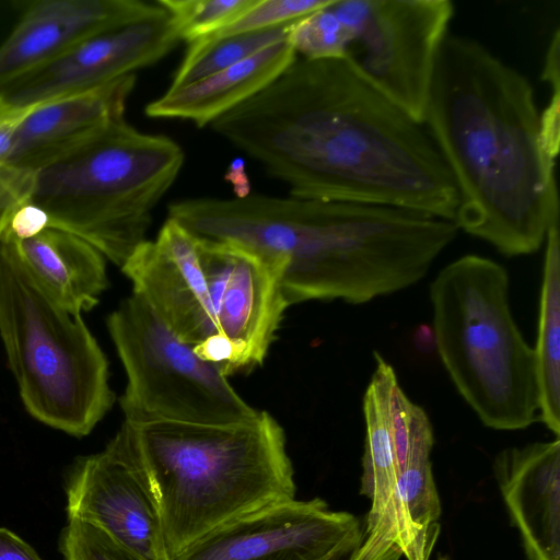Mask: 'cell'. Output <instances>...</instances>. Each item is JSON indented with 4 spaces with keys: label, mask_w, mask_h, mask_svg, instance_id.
Wrapping results in <instances>:
<instances>
[{
    "label": "cell",
    "mask_w": 560,
    "mask_h": 560,
    "mask_svg": "<svg viewBox=\"0 0 560 560\" xmlns=\"http://www.w3.org/2000/svg\"><path fill=\"white\" fill-rule=\"evenodd\" d=\"M197 238V237H196ZM199 259L229 359L223 374L262 364L283 318L287 302L281 269L244 246L200 240Z\"/></svg>",
    "instance_id": "30bf717a"
},
{
    "label": "cell",
    "mask_w": 560,
    "mask_h": 560,
    "mask_svg": "<svg viewBox=\"0 0 560 560\" xmlns=\"http://www.w3.org/2000/svg\"><path fill=\"white\" fill-rule=\"evenodd\" d=\"M35 172L11 166L0 168V241L11 219L32 195Z\"/></svg>",
    "instance_id": "83f0119b"
},
{
    "label": "cell",
    "mask_w": 560,
    "mask_h": 560,
    "mask_svg": "<svg viewBox=\"0 0 560 560\" xmlns=\"http://www.w3.org/2000/svg\"><path fill=\"white\" fill-rule=\"evenodd\" d=\"M30 108H13L0 103V168L5 166L19 126Z\"/></svg>",
    "instance_id": "f546056e"
},
{
    "label": "cell",
    "mask_w": 560,
    "mask_h": 560,
    "mask_svg": "<svg viewBox=\"0 0 560 560\" xmlns=\"http://www.w3.org/2000/svg\"><path fill=\"white\" fill-rule=\"evenodd\" d=\"M539 385V422L560 434V236L559 222L545 241L537 341L534 348Z\"/></svg>",
    "instance_id": "ffe728a7"
},
{
    "label": "cell",
    "mask_w": 560,
    "mask_h": 560,
    "mask_svg": "<svg viewBox=\"0 0 560 560\" xmlns=\"http://www.w3.org/2000/svg\"><path fill=\"white\" fill-rule=\"evenodd\" d=\"M66 495L68 518L97 527L142 560H171L156 508L121 428L103 451L74 463Z\"/></svg>",
    "instance_id": "4fadbf2b"
},
{
    "label": "cell",
    "mask_w": 560,
    "mask_h": 560,
    "mask_svg": "<svg viewBox=\"0 0 560 560\" xmlns=\"http://www.w3.org/2000/svg\"><path fill=\"white\" fill-rule=\"evenodd\" d=\"M172 18L182 40L209 37L235 22L257 0H158Z\"/></svg>",
    "instance_id": "cb8c5ba5"
},
{
    "label": "cell",
    "mask_w": 560,
    "mask_h": 560,
    "mask_svg": "<svg viewBox=\"0 0 560 560\" xmlns=\"http://www.w3.org/2000/svg\"><path fill=\"white\" fill-rule=\"evenodd\" d=\"M559 37L553 36L546 51L542 80L551 89L547 107L540 113L541 133L545 147L556 160L559 152L560 133V74H559Z\"/></svg>",
    "instance_id": "4316f807"
},
{
    "label": "cell",
    "mask_w": 560,
    "mask_h": 560,
    "mask_svg": "<svg viewBox=\"0 0 560 560\" xmlns=\"http://www.w3.org/2000/svg\"><path fill=\"white\" fill-rule=\"evenodd\" d=\"M120 428L171 559L230 521L295 498L285 433L268 411L232 423L124 421Z\"/></svg>",
    "instance_id": "277c9868"
},
{
    "label": "cell",
    "mask_w": 560,
    "mask_h": 560,
    "mask_svg": "<svg viewBox=\"0 0 560 560\" xmlns=\"http://www.w3.org/2000/svg\"><path fill=\"white\" fill-rule=\"evenodd\" d=\"M493 472L527 560H560V441L501 451Z\"/></svg>",
    "instance_id": "2e32d148"
},
{
    "label": "cell",
    "mask_w": 560,
    "mask_h": 560,
    "mask_svg": "<svg viewBox=\"0 0 560 560\" xmlns=\"http://www.w3.org/2000/svg\"><path fill=\"white\" fill-rule=\"evenodd\" d=\"M167 212L197 238L234 243L278 264L289 305L362 304L409 288L459 230L397 207L261 194L186 198Z\"/></svg>",
    "instance_id": "3957f363"
},
{
    "label": "cell",
    "mask_w": 560,
    "mask_h": 560,
    "mask_svg": "<svg viewBox=\"0 0 560 560\" xmlns=\"http://www.w3.org/2000/svg\"><path fill=\"white\" fill-rule=\"evenodd\" d=\"M422 124L455 182L458 229L509 257L540 249L559 196L529 80L477 39L448 33Z\"/></svg>",
    "instance_id": "7a4b0ae2"
},
{
    "label": "cell",
    "mask_w": 560,
    "mask_h": 560,
    "mask_svg": "<svg viewBox=\"0 0 560 560\" xmlns=\"http://www.w3.org/2000/svg\"><path fill=\"white\" fill-rule=\"evenodd\" d=\"M15 243L31 277L58 305L81 315L98 303L108 285L106 258L90 243L54 226Z\"/></svg>",
    "instance_id": "d6986e66"
},
{
    "label": "cell",
    "mask_w": 560,
    "mask_h": 560,
    "mask_svg": "<svg viewBox=\"0 0 560 560\" xmlns=\"http://www.w3.org/2000/svg\"><path fill=\"white\" fill-rule=\"evenodd\" d=\"M47 228L45 213L28 201L20 207L5 232L16 240H25Z\"/></svg>",
    "instance_id": "f1b7e54d"
},
{
    "label": "cell",
    "mask_w": 560,
    "mask_h": 560,
    "mask_svg": "<svg viewBox=\"0 0 560 560\" xmlns=\"http://www.w3.org/2000/svg\"><path fill=\"white\" fill-rule=\"evenodd\" d=\"M375 370L370 381L387 422L397 475L415 450H432L434 438L425 411L415 405L400 387L394 369L375 351Z\"/></svg>",
    "instance_id": "7402d4cb"
},
{
    "label": "cell",
    "mask_w": 560,
    "mask_h": 560,
    "mask_svg": "<svg viewBox=\"0 0 560 560\" xmlns=\"http://www.w3.org/2000/svg\"><path fill=\"white\" fill-rule=\"evenodd\" d=\"M365 444L360 493L371 501L366 527L392 520L399 510L398 475L393 444L380 400L371 386L363 396Z\"/></svg>",
    "instance_id": "44dd1931"
},
{
    "label": "cell",
    "mask_w": 560,
    "mask_h": 560,
    "mask_svg": "<svg viewBox=\"0 0 560 560\" xmlns=\"http://www.w3.org/2000/svg\"><path fill=\"white\" fill-rule=\"evenodd\" d=\"M138 295L184 342L195 349L220 338L198 241L167 218L154 241L145 240L120 267Z\"/></svg>",
    "instance_id": "5bb4252c"
},
{
    "label": "cell",
    "mask_w": 560,
    "mask_h": 560,
    "mask_svg": "<svg viewBox=\"0 0 560 560\" xmlns=\"http://www.w3.org/2000/svg\"><path fill=\"white\" fill-rule=\"evenodd\" d=\"M331 1L332 0H257V2L235 22L209 37L261 31L290 24L327 7Z\"/></svg>",
    "instance_id": "d4e9b609"
},
{
    "label": "cell",
    "mask_w": 560,
    "mask_h": 560,
    "mask_svg": "<svg viewBox=\"0 0 560 560\" xmlns=\"http://www.w3.org/2000/svg\"><path fill=\"white\" fill-rule=\"evenodd\" d=\"M292 23L189 43L170 88H180L230 68L288 38Z\"/></svg>",
    "instance_id": "603a6c76"
},
{
    "label": "cell",
    "mask_w": 560,
    "mask_h": 560,
    "mask_svg": "<svg viewBox=\"0 0 560 560\" xmlns=\"http://www.w3.org/2000/svg\"><path fill=\"white\" fill-rule=\"evenodd\" d=\"M362 540L363 537L349 541L326 560H352Z\"/></svg>",
    "instance_id": "1f68e13d"
},
{
    "label": "cell",
    "mask_w": 560,
    "mask_h": 560,
    "mask_svg": "<svg viewBox=\"0 0 560 560\" xmlns=\"http://www.w3.org/2000/svg\"><path fill=\"white\" fill-rule=\"evenodd\" d=\"M182 147L118 117L69 155L35 172L30 203L47 226L73 233L121 267L147 240L152 212L176 180Z\"/></svg>",
    "instance_id": "8992f818"
},
{
    "label": "cell",
    "mask_w": 560,
    "mask_h": 560,
    "mask_svg": "<svg viewBox=\"0 0 560 560\" xmlns=\"http://www.w3.org/2000/svg\"><path fill=\"white\" fill-rule=\"evenodd\" d=\"M107 328L127 376L119 398L125 421L219 424L257 412L138 295L120 302Z\"/></svg>",
    "instance_id": "ba28073f"
},
{
    "label": "cell",
    "mask_w": 560,
    "mask_h": 560,
    "mask_svg": "<svg viewBox=\"0 0 560 560\" xmlns=\"http://www.w3.org/2000/svg\"><path fill=\"white\" fill-rule=\"evenodd\" d=\"M165 12L158 1L40 0L0 45V88L96 34Z\"/></svg>",
    "instance_id": "9a60e30c"
},
{
    "label": "cell",
    "mask_w": 560,
    "mask_h": 560,
    "mask_svg": "<svg viewBox=\"0 0 560 560\" xmlns=\"http://www.w3.org/2000/svg\"><path fill=\"white\" fill-rule=\"evenodd\" d=\"M136 83L129 74L105 86L30 108L5 166L36 172L84 145L125 116Z\"/></svg>",
    "instance_id": "e0dca14e"
},
{
    "label": "cell",
    "mask_w": 560,
    "mask_h": 560,
    "mask_svg": "<svg viewBox=\"0 0 560 560\" xmlns=\"http://www.w3.org/2000/svg\"><path fill=\"white\" fill-rule=\"evenodd\" d=\"M0 337L22 402L37 421L82 438L115 401L108 361L82 315L58 305L0 241Z\"/></svg>",
    "instance_id": "52a82bcc"
},
{
    "label": "cell",
    "mask_w": 560,
    "mask_h": 560,
    "mask_svg": "<svg viewBox=\"0 0 560 560\" xmlns=\"http://www.w3.org/2000/svg\"><path fill=\"white\" fill-rule=\"evenodd\" d=\"M342 57L422 122L436 60L454 15L450 0H332Z\"/></svg>",
    "instance_id": "9c48e42d"
},
{
    "label": "cell",
    "mask_w": 560,
    "mask_h": 560,
    "mask_svg": "<svg viewBox=\"0 0 560 560\" xmlns=\"http://www.w3.org/2000/svg\"><path fill=\"white\" fill-rule=\"evenodd\" d=\"M210 127L292 197L455 220L458 191L424 125L343 58H296Z\"/></svg>",
    "instance_id": "6da1fadb"
},
{
    "label": "cell",
    "mask_w": 560,
    "mask_h": 560,
    "mask_svg": "<svg viewBox=\"0 0 560 560\" xmlns=\"http://www.w3.org/2000/svg\"><path fill=\"white\" fill-rule=\"evenodd\" d=\"M60 551L65 560H142L97 527L74 518L62 529Z\"/></svg>",
    "instance_id": "484cf974"
},
{
    "label": "cell",
    "mask_w": 560,
    "mask_h": 560,
    "mask_svg": "<svg viewBox=\"0 0 560 560\" xmlns=\"http://www.w3.org/2000/svg\"><path fill=\"white\" fill-rule=\"evenodd\" d=\"M180 40L166 11L121 25L1 86L0 103L28 108L105 86L158 62Z\"/></svg>",
    "instance_id": "7c38bea8"
},
{
    "label": "cell",
    "mask_w": 560,
    "mask_h": 560,
    "mask_svg": "<svg viewBox=\"0 0 560 560\" xmlns=\"http://www.w3.org/2000/svg\"><path fill=\"white\" fill-rule=\"evenodd\" d=\"M429 293L439 357L481 423L514 431L539 422L535 351L514 320L505 268L465 255L438 273Z\"/></svg>",
    "instance_id": "5b68a950"
},
{
    "label": "cell",
    "mask_w": 560,
    "mask_h": 560,
    "mask_svg": "<svg viewBox=\"0 0 560 560\" xmlns=\"http://www.w3.org/2000/svg\"><path fill=\"white\" fill-rule=\"evenodd\" d=\"M288 38L212 75L180 88H168L150 102V118L184 119L202 128L252 98L273 82L295 59Z\"/></svg>",
    "instance_id": "ac0fdd59"
},
{
    "label": "cell",
    "mask_w": 560,
    "mask_h": 560,
    "mask_svg": "<svg viewBox=\"0 0 560 560\" xmlns=\"http://www.w3.org/2000/svg\"><path fill=\"white\" fill-rule=\"evenodd\" d=\"M0 560H42L37 552L13 532L0 527Z\"/></svg>",
    "instance_id": "4dcf8cb0"
},
{
    "label": "cell",
    "mask_w": 560,
    "mask_h": 560,
    "mask_svg": "<svg viewBox=\"0 0 560 560\" xmlns=\"http://www.w3.org/2000/svg\"><path fill=\"white\" fill-rule=\"evenodd\" d=\"M438 560H450V558L446 556H441Z\"/></svg>",
    "instance_id": "d6a6232c"
},
{
    "label": "cell",
    "mask_w": 560,
    "mask_h": 560,
    "mask_svg": "<svg viewBox=\"0 0 560 560\" xmlns=\"http://www.w3.org/2000/svg\"><path fill=\"white\" fill-rule=\"evenodd\" d=\"M363 533L353 514L294 498L225 523L171 560H326Z\"/></svg>",
    "instance_id": "8fae6325"
}]
</instances>
